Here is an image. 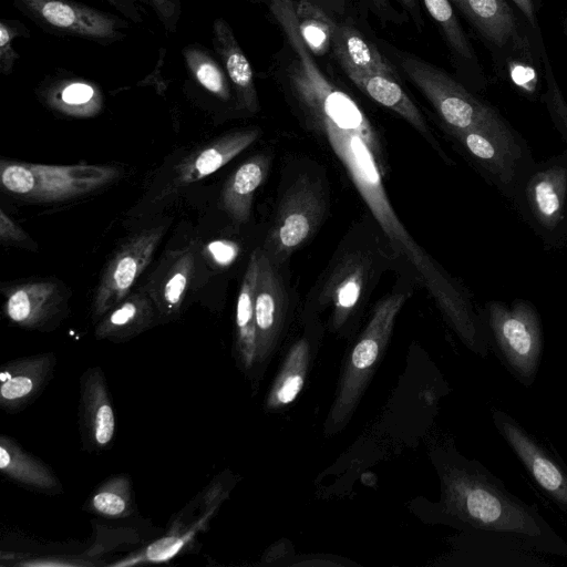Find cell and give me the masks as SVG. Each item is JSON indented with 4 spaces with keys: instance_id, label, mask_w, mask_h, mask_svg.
Segmentation results:
<instances>
[{
    "instance_id": "cell-1",
    "label": "cell",
    "mask_w": 567,
    "mask_h": 567,
    "mask_svg": "<svg viewBox=\"0 0 567 567\" xmlns=\"http://www.w3.org/2000/svg\"><path fill=\"white\" fill-rule=\"evenodd\" d=\"M297 106L306 123L323 136L394 248L415 268L422 282L454 326L474 311L461 288L443 271L399 220L382 184L384 168L378 134L358 103L326 75H316L298 91Z\"/></svg>"
},
{
    "instance_id": "cell-2",
    "label": "cell",
    "mask_w": 567,
    "mask_h": 567,
    "mask_svg": "<svg viewBox=\"0 0 567 567\" xmlns=\"http://www.w3.org/2000/svg\"><path fill=\"white\" fill-rule=\"evenodd\" d=\"M451 496L455 512L475 532L512 537L543 555L567 558V542L537 506L511 493L478 462L454 468Z\"/></svg>"
},
{
    "instance_id": "cell-3",
    "label": "cell",
    "mask_w": 567,
    "mask_h": 567,
    "mask_svg": "<svg viewBox=\"0 0 567 567\" xmlns=\"http://www.w3.org/2000/svg\"><path fill=\"white\" fill-rule=\"evenodd\" d=\"M400 65L433 105L449 131H482L506 137L519 135L496 109L442 69L409 54L401 55Z\"/></svg>"
},
{
    "instance_id": "cell-4",
    "label": "cell",
    "mask_w": 567,
    "mask_h": 567,
    "mask_svg": "<svg viewBox=\"0 0 567 567\" xmlns=\"http://www.w3.org/2000/svg\"><path fill=\"white\" fill-rule=\"evenodd\" d=\"M488 347L506 370L524 386H530L543 355V326L535 306L516 299L492 300L483 317Z\"/></svg>"
},
{
    "instance_id": "cell-5",
    "label": "cell",
    "mask_w": 567,
    "mask_h": 567,
    "mask_svg": "<svg viewBox=\"0 0 567 567\" xmlns=\"http://www.w3.org/2000/svg\"><path fill=\"white\" fill-rule=\"evenodd\" d=\"M113 165H48L9 159L0 162L3 192L22 199L52 203L92 194L121 176Z\"/></svg>"
},
{
    "instance_id": "cell-6",
    "label": "cell",
    "mask_w": 567,
    "mask_h": 567,
    "mask_svg": "<svg viewBox=\"0 0 567 567\" xmlns=\"http://www.w3.org/2000/svg\"><path fill=\"white\" fill-rule=\"evenodd\" d=\"M512 200L545 248L567 244V150L535 163Z\"/></svg>"
},
{
    "instance_id": "cell-7",
    "label": "cell",
    "mask_w": 567,
    "mask_h": 567,
    "mask_svg": "<svg viewBox=\"0 0 567 567\" xmlns=\"http://www.w3.org/2000/svg\"><path fill=\"white\" fill-rule=\"evenodd\" d=\"M463 146L485 178L504 196L513 199L535 164L525 140L499 136L482 131H450Z\"/></svg>"
},
{
    "instance_id": "cell-8",
    "label": "cell",
    "mask_w": 567,
    "mask_h": 567,
    "mask_svg": "<svg viewBox=\"0 0 567 567\" xmlns=\"http://www.w3.org/2000/svg\"><path fill=\"white\" fill-rule=\"evenodd\" d=\"M42 29L56 34L110 43L125 37L117 17L73 0H11Z\"/></svg>"
},
{
    "instance_id": "cell-9",
    "label": "cell",
    "mask_w": 567,
    "mask_h": 567,
    "mask_svg": "<svg viewBox=\"0 0 567 567\" xmlns=\"http://www.w3.org/2000/svg\"><path fill=\"white\" fill-rule=\"evenodd\" d=\"M473 27L496 58L506 64L516 58H532L533 30L523 27L508 0H449Z\"/></svg>"
},
{
    "instance_id": "cell-10",
    "label": "cell",
    "mask_w": 567,
    "mask_h": 567,
    "mask_svg": "<svg viewBox=\"0 0 567 567\" xmlns=\"http://www.w3.org/2000/svg\"><path fill=\"white\" fill-rule=\"evenodd\" d=\"M492 420L537 486L567 512V465L561 457L507 412L494 409Z\"/></svg>"
},
{
    "instance_id": "cell-11",
    "label": "cell",
    "mask_w": 567,
    "mask_h": 567,
    "mask_svg": "<svg viewBox=\"0 0 567 567\" xmlns=\"http://www.w3.org/2000/svg\"><path fill=\"white\" fill-rule=\"evenodd\" d=\"M163 234L164 228L159 226L142 230L113 254L94 293V318L100 319L130 295V290L148 266Z\"/></svg>"
},
{
    "instance_id": "cell-12",
    "label": "cell",
    "mask_w": 567,
    "mask_h": 567,
    "mask_svg": "<svg viewBox=\"0 0 567 567\" xmlns=\"http://www.w3.org/2000/svg\"><path fill=\"white\" fill-rule=\"evenodd\" d=\"M323 214V202L315 183L298 178L284 195L267 248L275 258L287 257L316 231Z\"/></svg>"
},
{
    "instance_id": "cell-13",
    "label": "cell",
    "mask_w": 567,
    "mask_h": 567,
    "mask_svg": "<svg viewBox=\"0 0 567 567\" xmlns=\"http://www.w3.org/2000/svg\"><path fill=\"white\" fill-rule=\"evenodd\" d=\"M3 311L14 324L44 330L61 317L66 297L54 280H30L2 289Z\"/></svg>"
},
{
    "instance_id": "cell-14",
    "label": "cell",
    "mask_w": 567,
    "mask_h": 567,
    "mask_svg": "<svg viewBox=\"0 0 567 567\" xmlns=\"http://www.w3.org/2000/svg\"><path fill=\"white\" fill-rule=\"evenodd\" d=\"M56 359L53 353H41L16 359L0 370V405L17 412L31 404L53 375Z\"/></svg>"
},
{
    "instance_id": "cell-15",
    "label": "cell",
    "mask_w": 567,
    "mask_h": 567,
    "mask_svg": "<svg viewBox=\"0 0 567 567\" xmlns=\"http://www.w3.org/2000/svg\"><path fill=\"white\" fill-rule=\"evenodd\" d=\"M195 266L194 246L169 251L151 276L145 290L151 296L159 321L175 319L183 306Z\"/></svg>"
},
{
    "instance_id": "cell-16",
    "label": "cell",
    "mask_w": 567,
    "mask_h": 567,
    "mask_svg": "<svg viewBox=\"0 0 567 567\" xmlns=\"http://www.w3.org/2000/svg\"><path fill=\"white\" fill-rule=\"evenodd\" d=\"M80 423L84 445L101 450L115 434V413L102 370L93 367L81 378Z\"/></svg>"
},
{
    "instance_id": "cell-17",
    "label": "cell",
    "mask_w": 567,
    "mask_h": 567,
    "mask_svg": "<svg viewBox=\"0 0 567 567\" xmlns=\"http://www.w3.org/2000/svg\"><path fill=\"white\" fill-rule=\"evenodd\" d=\"M259 133L256 127L235 131L196 150L178 165L174 185L186 186L212 175L252 144Z\"/></svg>"
},
{
    "instance_id": "cell-18",
    "label": "cell",
    "mask_w": 567,
    "mask_h": 567,
    "mask_svg": "<svg viewBox=\"0 0 567 567\" xmlns=\"http://www.w3.org/2000/svg\"><path fill=\"white\" fill-rule=\"evenodd\" d=\"M159 321L156 307L145 289L130 293L99 319L94 336L112 342L127 341Z\"/></svg>"
},
{
    "instance_id": "cell-19",
    "label": "cell",
    "mask_w": 567,
    "mask_h": 567,
    "mask_svg": "<svg viewBox=\"0 0 567 567\" xmlns=\"http://www.w3.org/2000/svg\"><path fill=\"white\" fill-rule=\"evenodd\" d=\"M213 33L215 50L233 84L238 106L249 113H256L259 110V102L254 71L233 30L219 18L214 21Z\"/></svg>"
},
{
    "instance_id": "cell-20",
    "label": "cell",
    "mask_w": 567,
    "mask_h": 567,
    "mask_svg": "<svg viewBox=\"0 0 567 567\" xmlns=\"http://www.w3.org/2000/svg\"><path fill=\"white\" fill-rule=\"evenodd\" d=\"M331 51L342 70L398 78L395 66L358 29L336 21ZM399 79V78H398Z\"/></svg>"
},
{
    "instance_id": "cell-21",
    "label": "cell",
    "mask_w": 567,
    "mask_h": 567,
    "mask_svg": "<svg viewBox=\"0 0 567 567\" xmlns=\"http://www.w3.org/2000/svg\"><path fill=\"white\" fill-rule=\"evenodd\" d=\"M343 72L365 95L399 114L426 138L433 140L422 113L403 90L398 78L354 70Z\"/></svg>"
},
{
    "instance_id": "cell-22",
    "label": "cell",
    "mask_w": 567,
    "mask_h": 567,
    "mask_svg": "<svg viewBox=\"0 0 567 567\" xmlns=\"http://www.w3.org/2000/svg\"><path fill=\"white\" fill-rule=\"evenodd\" d=\"M268 168L269 157L259 154L244 162L226 181L220 202L236 223L244 224L249 219L254 194L264 183Z\"/></svg>"
},
{
    "instance_id": "cell-23",
    "label": "cell",
    "mask_w": 567,
    "mask_h": 567,
    "mask_svg": "<svg viewBox=\"0 0 567 567\" xmlns=\"http://www.w3.org/2000/svg\"><path fill=\"white\" fill-rule=\"evenodd\" d=\"M0 471L10 480L35 491L61 492V484L51 468L6 435L0 437Z\"/></svg>"
},
{
    "instance_id": "cell-24",
    "label": "cell",
    "mask_w": 567,
    "mask_h": 567,
    "mask_svg": "<svg viewBox=\"0 0 567 567\" xmlns=\"http://www.w3.org/2000/svg\"><path fill=\"white\" fill-rule=\"evenodd\" d=\"M285 301L282 281L265 250L260 249L259 272L255 290L257 344L275 331Z\"/></svg>"
},
{
    "instance_id": "cell-25",
    "label": "cell",
    "mask_w": 567,
    "mask_h": 567,
    "mask_svg": "<svg viewBox=\"0 0 567 567\" xmlns=\"http://www.w3.org/2000/svg\"><path fill=\"white\" fill-rule=\"evenodd\" d=\"M260 249H256L249 259L243 277L236 305L237 344L240 358L246 365L254 359L257 348L255 322V290L259 272Z\"/></svg>"
},
{
    "instance_id": "cell-26",
    "label": "cell",
    "mask_w": 567,
    "mask_h": 567,
    "mask_svg": "<svg viewBox=\"0 0 567 567\" xmlns=\"http://www.w3.org/2000/svg\"><path fill=\"white\" fill-rule=\"evenodd\" d=\"M365 277V261L359 255H350L333 269L322 290V298L331 300L340 317L358 302Z\"/></svg>"
},
{
    "instance_id": "cell-27",
    "label": "cell",
    "mask_w": 567,
    "mask_h": 567,
    "mask_svg": "<svg viewBox=\"0 0 567 567\" xmlns=\"http://www.w3.org/2000/svg\"><path fill=\"white\" fill-rule=\"evenodd\" d=\"M45 102L53 110L74 117L96 115L103 105L101 91L82 80H64L47 90Z\"/></svg>"
},
{
    "instance_id": "cell-28",
    "label": "cell",
    "mask_w": 567,
    "mask_h": 567,
    "mask_svg": "<svg viewBox=\"0 0 567 567\" xmlns=\"http://www.w3.org/2000/svg\"><path fill=\"white\" fill-rule=\"evenodd\" d=\"M427 12L440 27L441 32L454 56L482 74L475 51L464 32L453 6L449 0H422Z\"/></svg>"
},
{
    "instance_id": "cell-29",
    "label": "cell",
    "mask_w": 567,
    "mask_h": 567,
    "mask_svg": "<svg viewBox=\"0 0 567 567\" xmlns=\"http://www.w3.org/2000/svg\"><path fill=\"white\" fill-rule=\"evenodd\" d=\"M298 30L315 56L331 50L336 20L311 0H293Z\"/></svg>"
},
{
    "instance_id": "cell-30",
    "label": "cell",
    "mask_w": 567,
    "mask_h": 567,
    "mask_svg": "<svg viewBox=\"0 0 567 567\" xmlns=\"http://www.w3.org/2000/svg\"><path fill=\"white\" fill-rule=\"evenodd\" d=\"M133 492L126 475H116L104 481L92 493L87 506L96 515L123 518L133 513Z\"/></svg>"
},
{
    "instance_id": "cell-31",
    "label": "cell",
    "mask_w": 567,
    "mask_h": 567,
    "mask_svg": "<svg viewBox=\"0 0 567 567\" xmlns=\"http://www.w3.org/2000/svg\"><path fill=\"white\" fill-rule=\"evenodd\" d=\"M404 300L405 295L395 293L379 305L369 326L368 334L360 340L352 352L351 360L355 368L365 369L375 361L379 352L378 337L390 329Z\"/></svg>"
},
{
    "instance_id": "cell-32",
    "label": "cell",
    "mask_w": 567,
    "mask_h": 567,
    "mask_svg": "<svg viewBox=\"0 0 567 567\" xmlns=\"http://www.w3.org/2000/svg\"><path fill=\"white\" fill-rule=\"evenodd\" d=\"M186 64L196 81L223 101L230 99L228 76L205 51L190 47L184 50Z\"/></svg>"
},
{
    "instance_id": "cell-33",
    "label": "cell",
    "mask_w": 567,
    "mask_h": 567,
    "mask_svg": "<svg viewBox=\"0 0 567 567\" xmlns=\"http://www.w3.org/2000/svg\"><path fill=\"white\" fill-rule=\"evenodd\" d=\"M536 45L545 79V93L543 99L556 130L567 144V102L555 79L549 56L545 50L539 31L536 33Z\"/></svg>"
},
{
    "instance_id": "cell-34",
    "label": "cell",
    "mask_w": 567,
    "mask_h": 567,
    "mask_svg": "<svg viewBox=\"0 0 567 567\" xmlns=\"http://www.w3.org/2000/svg\"><path fill=\"white\" fill-rule=\"evenodd\" d=\"M28 30L22 23L13 20H1L0 22V71L2 74H10L13 65L19 59L12 48V41L20 37H28Z\"/></svg>"
},
{
    "instance_id": "cell-35",
    "label": "cell",
    "mask_w": 567,
    "mask_h": 567,
    "mask_svg": "<svg viewBox=\"0 0 567 567\" xmlns=\"http://www.w3.org/2000/svg\"><path fill=\"white\" fill-rule=\"evenodd\" d=\"M207 255L218 266H229L238 256L239 247L229 240H215L207 245Z\"/></svg>"
},
{
    "instance_id": "cell-36",
    "label": "cell",
    "mask_w": 567,
    "mask_h": 567,
    "mask_svg": "<svg viewBox=\"0 0 567 567\" xmlns=\"http://www.w3.org/2000/svg\"><path fill=\"white\" fill-rule=\"evenodd\" d=\"M157 17L169 31H174L179 17V0H151Z\"/></svg>"
},
{
    "instance_id": "cell-37",
    "label": "cell",
    "mask_w": 567,
    "mask_h": 567,
    "mask_svg": "<svg viewBox=\"0 0 567 567\" xmlns=\"http://www.w3.org/2000/svg\"><path fill=\"white\" fill-rule=\"evenodd\" d=\"M28 234L3 209L0 210V239L2 244L25 243Z\"/></svg>"
},
{
    "instance_id": "cell-38",
    "label": "cell",
    "mask_w": 567,
    "mask_h": 567,
    "mask_svg": "<svg viewBox=\"0 0 567 567\" xmlns=\"http://www.w3.org/2000/svg\"><path fill=\"white\" fill-rule=\"evenodd\" d=\"M302 385V377L298 374L288 377L278 390V401L284 404L291 402L298 395Z\"/></svg>"
},
{
    "instance_id": "cell-39",
    "label": "cell",
    "mask_w": 567,
    "mask_h": 567,
    "mask_svg": "<svg viewBox=\"0 0 567 567\" xmlns=\"http://www.w3.org/2000/svg\"><path fill=\"white\" fill-rule=\"evenodd\" d=\"M116 10H118L126 18L131 19L136 23H141L143 21V16L140 11V7L137 1L141 0H102Z\"/></svg>"
},
{
    "instance_id": "cell-40",
    "label": "cell",
    "mask_w": 567,
    "mask_h": 567,
    "mask_svg": "<svg viewBox=\"0 0 567 567\" xmlns=\"http://www.w3.org/2000/svg\"><path fill=\"white\" fill-rule=\"evenodd\" d=\"M520 12L524 20L532 29H539L537 21L538 4L535 0H509Z\"/></svg>"
},
{
    "instance_id": "cell-41",
    "label": "cell",
    "mask_w": 567,
    "mask_h": 567,
    "mask_svg": "<svg viewBox=\"0 0 567 567\" xmlns=\"http://www.w3.org/2000/svg\"><path fill=\"white\" fill-rule=\"evenodd\" d=\"M317 6H319L322 10H324L328 14L339 16L344 12L346 9V0H311Z\"/></svg>"
},
{
    "instance_id": "cell-42",
    "label": "cell",
    "mask_w": 567,
    "mask_h": 567,
    "mask_svg": "<svg viewBox=\"0 0 567 567\" xmlns=\"http://www.w3.org/2000/svg\"><path fill=\"white\" fill-rule=\"evenodd\" d=\"M400 4L410 13L417 27L423 25L422 14L417 0H398Z\"/></svg>"
},
{
    "instance_id": "cell-43",
    "label": "cell",
    "mask_w": 567,
    "mask_h": 567,
    "mask_svg": "<svg viewBox=\"0 0 567 567\" xmlns=\"http://www.w3.org/2000/svg\"><path fill=\"white\" fill-rule=\"evenodd\" d=\"M255 1L262 2L268 7L274 0H255Z\"/></svg>"
},
{
    "instance_id": "cell-44",
    "label": "cell",
    "mask_w": 567,
    "mask_h": 567,
    "mask_svg": "<svg viewBox=\"0 0 567 567\" xmlns=\"http://www.w3.org/2000/svg\"><path fill=\"white\" fill-rule=\"evenodd\" d=\"M564 32H565V35L567 38V17H566L565 22H564Z\"/></svg>"
},
{
    "instance_id": "cell-45",
    "label": "cell",
    "mask_w": 567,
    "mask_h": 567,
    "mask_svg": "<svg viewBox=\"0 0 567 567\" xmlns=\"http://www.w3.org/2000/svg\"><path fill=\"white\" fill-rule=\"evenodd\" d=\"M535 2H536L538 6H539V3H540V2H539V0H535Z\"/></svg>"
}]
</instances>
